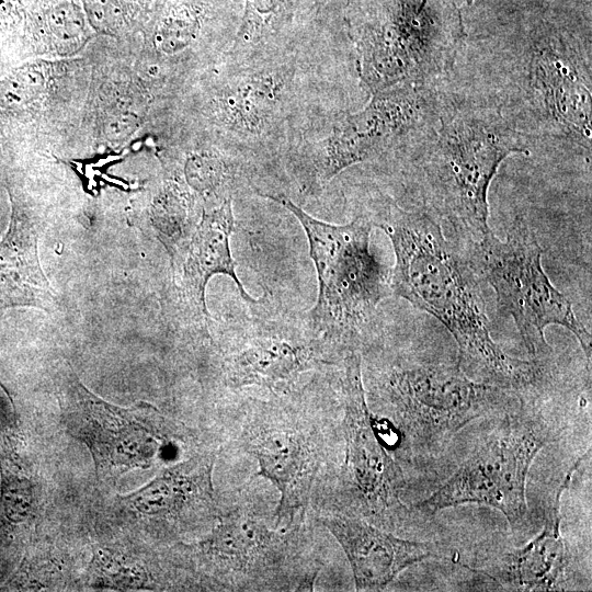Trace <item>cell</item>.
<instances>
[{"mask_svg":"<svg viewBox=\"0 0 592 592\" xmlns=\"http://www.w3.org/2000/svg\"><path fill=\"white\" fill-rule=\"evenodd\" d=\"M86 14L69 1L52 7L46 13V25L53 42L61 53H72L87 39Z\"/></svg>","mask_w":592,"mask_h":592,"instance_id":"484cf974","label":"cell"},{"mask_svg":"<svg viewBox=\"0 0 592 592\" xmlns=\"http://www.w3.org/2000/svg\"><path fill=\"white\" fill-rule=\"evenodd\" d=\"M343 459L314 499L321 513L365 520L389 532L401 530L412 509L402 502L407 480L400 465L378 434L363 382L362 355L350 350L343 356L341 377ZM312 502V501H311Z\"/></svg>","mask_w":592,"mask_h":592,"instance_id":"52a82bcc","label":"cell"},{"mask_svg":"<svg viewBox=\"0 0 592 592\" xmlns=\"http://www.w3.org/2000/svg\"><path fill=\"white\" fill-rule=\"evenodd\" d=\"M237 442L257 460L255 476L272 482L280 492L275 525L305 524L308 506L325 478L328 442L322 422L292 407L264 403L243 415Z\"/></svg>","mask_w":592,"mask_h":592,"instance_id":"7c38bea8","label":"cell"},{"mask_svg":"<svg viewBox=\"0 0 592 592\" xmlns=\"http://www.w3.org/2000/svg\"><path fill=\"white\" fill-rule=\"evenodd\" d=\"M447 86L401 84L369 94L357 112H338L311 137L301 133L292 166L301 189H323L343 170L387 158L403 160L439 124Z\"/></svg>","mask_w":592,"mask_h":592,"instance_id":"5b68a950","label":"cell"},{"mask_svg":"<svg viewBox=\"0 0 592 592\" xmlns=\"http://www.w3.org/2000/svg\"><path fill=\"white\" fill-rule=\"evenodd\" d=\"M524 399L470 378L457 364H413L380 373L368 407L390 425L401 446L414 455H430L470 422L512 412Z\"/></svg>","mask_w":592,"mask_h":592,"instance_id":"8992f818","label":"cell"},{"mask_svg":"<svg viewBox=\"0 0 592 592\" xmlns=\"http://www.w3.org/2000/svg\"><path fill=\"white\" fill-rule=\"evenodd\" d=\"M554 437L544 417L526 403L501 417L494 431L433 493L412 504L423 516L476 503L502 513L514 533L531 527L526 479L534 458Z\"/></svg>","mask_w":592,"mask_h":592,"instance_id":"8fae6325","label":"cell"},{"mask_svg":"<svg viewBox=\"0 0 592 592\" xmlns=\"http://www.w3.org/2000/svg\"><path fill=\"white\" fill-rule=\"evenodd\" d=\"M217 454L216 449L203 451L167 468L132 496L134 504L143 513L167 521L218 517L212 479Z\"/></svg>","mask_w":592,"mask_h":592,"instance_id":"ffe728a7","label":"cell"},{"mask_svg":"<svg viewBox=\"0 0 592 592\" xmlns=\"http://www.w3.org/2000/svg\"><path fill=\"white\" fill-rule=\"evenodd\" d=\"M84 14L98 32L113 34L122 25L123 12L118 0H84Z\"/></svg>","mask_w":592,"mask_h":592,"instance_id":"4316f807","label":"cell"},{"mask_svg":"<svg viewBox=\"0 0 592 592\" xmlns=\"http://www.w3.org/2000/svg\"><path fill=\"white\" fill-rule=\"evenodd\" d=\"M531 141L491 104L449 88L432 134L403 162L419 208L465 244L489 234L488 193L501 163Z\"/></svg>","mask_w":592,"mask_h":592,"instance_id":"3957f363","label":"cell"},{"mask_svg":"<svg viewBox=\"0 0 592 592\" xmlns=\"http://www.w3.org/2000/svg\"><path fill=\"white\" fill-rule=\"evenodd\" d=\"M306 526H276L274 512L244 500L219 514L198 553L217 590L312 591L322 561Z\"/></svg>","mask_w":592,"mask_h":592,"instance_id":"ba28073f","label":"cell"},{"mask_svg":"<svg viewBox=\"0 0 592 592\" xmlns=\"http://www.w3.org/2000/svg\"><path fill=\"white\" fill-rule=\"evenodd\" d=\"M138 117L130 112H122L111 116L104 125L105 137L110 140H123L138 127Z\"/></svg>","mask_w":592,"mask_h":592,"instance_id":"83f0119b","label":"cell"},{"mask_svg":"<svg viewBox=\"0 0 592 592\" xmlns=\"http://www.w3.org/2000/svg\"><path fill=\"white\" fill-rule=\"evenodd\" d=\"M10 195V225L0 240V312L19 306L54 311L58 303L38 258L42 217L20 196Z\"/></svg>","mask_w":592,"mask_h":592,"instance_id":"e0dca14e","label":"cell"},{"mask_svg":"<svg viewBox=\"0 0 592 592\" xmlns=\"http://www.w3.org/2000/svg\"><path fill=\"white\" fill-rule=\"evenodd\" d=\"M309 0H244L229 59L250 60L294 53L299 18Z\"/></svg>","mask_w":592,"mask_h":592,"instance_id":"44dd1931","label":"cell"},{"mask_svg":"<svg viewBox=\"0 0 592 592\" xmlns=\"http://www.w3.org/2000/svg\"><path fill=\"white\" fill-rule=\"evenodd\" d=\"M300 223L318 277V297L310 311L314 328L334 339H351L365 326L378 304L391 295L390 270L369 248L374 225L360 215L345 225L319 220L284 195L263 194Z\"/></svg>","mask_w":592,"mask_h":592,"instance_id":"9c48e42d","label":"cell"},{"mask_svg":"<svg viewBox=\"0 0 592 592\" xmlns=\"http://www.w3.org/2000/svg\"><path fill=\"white\" fill-rule=\"evenodd\" d=\"M591 48L590 32L550 23L483 44L466 41L460 54L477 57L482 83L462 91L497 107L531 143L553 140L590 155Z\"/></svg>","mask_w":592,"mask_h":592,"instance_id":"7a4b0ae2","label":"cell"},{"mask_svg":"<svg viewBox=\"0 0 592 592\" xmlns=\"http://www.w3.org/2000/svg\"><path fill=\"white\" fill-rule=\"evenodd\" d=\"M296 54L232 60L210 101V113L232 153L287 138L296 110Z\"/></svg>","mask_w":592,"mask_h":592,"instance_id":"4fadbf2b","label":"cell"},{"mask_svg":"<svg viewBox=\"0 0 592 592\" xmlns=\"http://www.w3.org/2000/svg\"><path fill=\"white\" fill-rule=\"evenodd\" d=\"M45 86L44 77L36 66L14 69L0 80V117L24 114L38 99Z\"/></svg>","mask_w":592,"mask_h":592,"instance_id":"cb8c5ba5","label":"cell"},{"mask_svg":"<svg viewBox=\"0 0 592 592\" xmlns=\"http://www.w3.org/2000/svg\"><path fill=\"white\" fill-rule=\"evenodd\" d=\"M465 248L473 269L493 288L499 312L513 319L533 360L540 361L550 353L545 330L556 325L577 338L590 368L591 333L545 273L543 249L523 217L515 218L504 240L490 231Z\"/></svg>","mask_w":592,"mask_h":592,"instance_id":"30bf717a","label":"cell"},{"mask_svg":"<svg viewBox=\"0 0 592 592\" xmlns=\"http://www.w3.org/2000/svg\"><path fill=\"white\" fill-rule=\"evenodd\" d=\"M583 457L579 458L548 497L544 508L543 528L534 538L524 546L493 553L469 569L489 577L506 591L562 590L571 554L560 532V501L573 470Z\"/></svg>","mask_w":592,"mask_h":592,"instance_id":"9a60e30c","label":"cell"},{"mask_svg":"<svg viewBox=\"0 0 592 592\" xmlns=\"http://www.w3.org/2000/svg\"><path fill=\"white\" fill-rule=\"evenodd\" d=\"M367 216L394 248L392 294L444 325L457 344L456 364L467 376L522 396L540 383V361L513 357L492 339L480 277L435 218L389 200L375 203Z\"/></svg>","mask_w":592,"mask_h":592,"instance_id":"6da1fadb","label":"cell"},{"mask_svg":"<svg viewBox=\"0 0 592 592\" xmlns=\"http://www.w3.org/2000/svg\"><path fill=\"white\" fill-rule=\"evenodd\" d=\"M59 400L68 431L89 446L102 475L147 467L181 439L178 428L153 407H115L88 390L72 373L61 380Z\"/></svg>","mask_w":592,"mask_h":592,"instance_id":"5bb4252c","label":"cell"},{"mask_svg":"<svg viewBox=\"0 0 592 592\" xmlns=\"http://www.w3.org/2000/svg\"><path fill=\"white\" fill-rule=\"evenodd\" d=\"M329 0H321L320 1V7H322V4H326Z\"/></svg>","mask_w":592,"mask_h":592,"instance_id":"f546056e","label":"cell"},{"mask_svg":"<svg viewBox=\"0 0 592 592\" xmlns=\"http://www.w3.org/2000/svg\"><path fill=\"white\" fill-rule=\"evenodd\" d=\"M317 520L342 547L356 591H382L405 569L442 556L436 543L401 538L358 517L321 513Z\"/></svg>","mask_w":592,"mask_h":592,"instance_id":"2e32d148","label":"cell"},{"mask_svg":"<svg viewBox=\"0 0 592 592\" xmlns=\"http://www.w3.org/2000/svg\"><path fill=\"white\" fill-rule=\"evenodd\" d=\"M345 23L368 94L448 84L467 38L455 0H349Z\"/></svg>","mask_w":592,"mask_h":592,"instance_id":"277c9868","label":"cell"},{"mask_svg":"<svg viewBox=\"0 0 592 592\" xmlns=\"http://www.w3.org/2000/svg\"><path fill=\"white\" fill-rule=\"evenodd\" d=\"M191 207L187 193L173 182L167 183L152 202V224L171 254L192 235Z\"/></svg>","mask_w":592,"mask_h":592,"instance_id":"7402d4cb","label":"cell"},{"mask_svg":"<svg viewBox=\"0 0 592 592\" xmlns=\"http://www.w3.org/2000/svg\"><path fill=\"white\" fill-rule=\"evenodd\" d=\"M234 228L231 196H228L204 210L187 242L186 257L182 265V295L193 314L204 319L206 323L208 311L205 289L209 278L215 274L229 276L241 298L248 303H255V299L246 292L236 272L229 243Z\"/></svg>","mask_w":592,"mask_h":592,"instance_id":"ac0fdd59","label":"cell"},{"mask_svg":"<svg viewBox=\"0 0 592 592\" xmlns=\"http://www.w3.org/2000/svg\"><path fill=\"white\" fill-rule=\"evenodd\" d=\"M319 360L314 345L276 335L249 339L225 357L226 382L235 389L259 386L287 392Z\"/></svg>","mask_w":592,"mask_h":592,"instance_id":"d6986e66","label":"cell"},{"mask_svg":"<svg viewBox=\"0 0 592 592\" xmlns=\"http://www.w3.org/2000/svg\"><path fill=\"white\" fill-rule=\"evenodd\" d=\"M239 164L217 150H201L187 156L183 167L189 187L202 195L231 196L229 190L237 179Z\"/></svg>","mask_w":592,"mask_h":592,"instance_id":"603a6c76","label":"cell"},{"mask_svg":"<svg viewBox=\"0 0 592 592\" xmlns=\"http://www.w3.org/2000/svg\"><path fill=\"white\" fill-rule=\"evenodd\" d=\"M466 2H467L468 5H473L475 0H466Z\"/></svg>","mask_w":592,"mask_h":592,"instance_id":"f1b7e54d","label":"cell"},{"mask_svg":"<svg viewBox=\"0 0 592 592\" xmlns=\"http://www.w3.org/2000/svg\"><path fill=\"white\" fill-rule=\"evenodd\" d=\"M200 30L198 10L185 4L175 5L160 21L153 36V44L159 52L175 55L197 38Z\"/></svg>","mask_w":592,"mask_h":592,"instance_id":"d4e9b609","label":"cell"}]
</instances>
